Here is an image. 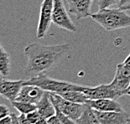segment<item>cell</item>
<instances>
[{"mask_svg":"<svg viewBox=\"0 0 130 124\" xmlns=\"http://www.w3.org/2000/svg\"><path fill=\"white\" fill-rule=\"evenodd\" d=\"M129 91H130V84H129V86L128 87V89H127V93H128V92H129Z\"/></svg>","mask_w":130,"mask_h":124,"instance_id":"obj_29","label":"cell"},{"mask_svg":"<svg viewBox=\"0 0 130 124\" xmlns=\"http://www.w3.org/2000/svg\"><path fill=\"white\" fill-rule=\"evenodd\" d=\"M118 8L123 11L130 10V0H120Z\"/></svg>","mask_w":130,"mask_h":124,"instance_id":"obj_21","label":"cell"},{"mask_svg":"<svg viewBox=\"0 0 130 124\" xmlns=\"http://www.w3.org/2000/svg\"><path fill=\"white\" fill-rule=\"evenodd\" d=\"M24 85H32L41 88L44 91L49 92L60 93L65 92H70V91H78V92H84L87 86H80L77 84H73L71 82L65 81H60V80L53 79L49 77L46 73L39 74L38 76L30 77L27 81H24Z\"/></svg>","mask_w":130,"mask_h":124,"instance_id":"obj_3","label":"cell"},{"mask_svg":"<svg viewBox=\"0 0 130 124\" xmlns=\"http://www.w3.org/2000/svg\"><path fill=\"white\" fill-rule=\"evenodd\" d=\"M56 94L60 95L61 97L66 99V100L76 103L85 104L87 103L88 100L83 92H78V91H70V92L56 93Z\"/></svg>","mask_w":130,"mask_h":124,"instance_id":"obj_17","label":"cell"},{"mask_svg":"<svg viewBox=\"0 0 130 124\" xmlns=\"http://www.w3.org/2000/svg\"><path fill=\"white\" fill-rule=\"evenodd\" d=\"M76 124H100L94 110L90 107L87 103H85L84 110L82 114L76 121Z\"/></svg>","mask_w":130,"mask_h":124,"instance_id":"obj_15","label":"cell"},{"mask_svg":"<svg viewBox=\"0 0 130 124\" xmlns=\"http://www.w3.org/2000/svg\"><path fill=\"white\" fill-rule=\"evenodd\" d=\"M87 104L93 110L99 112H122L123 107L116 99H98L87 100Z\"/></svg>","mask_w":130,"mask_h":124,"instance_id":"obj_13","label":"cell"},{"mask_svg":"<svg viewBox=\"0 0 130 124\" xmlns=\"http://www.w3.org/2000/svg\"><path fill=\"white\" fill-rule=\"evenodd\" d=\"M69 14L70 13L68 9H66L63 0H54L52 23L60 29L71 33H76L77 28Z\"/></svg>","mask_w":130,"mask_h":124,"instance_id":"obj_4","label":"cell"},{"mask_svg":"<svg viewBox=\"0 0 130 124\" xmlns=\"http://www.w3.org/2000/svg\"><path fill=\"white\" fill-rule=\"evenodd\" d=\"M37 111L42 117H45L48 119L49 117L56 115V108L52 103V101L50 98L49 92H45V94L40 99V101L36 104Z\"/></svg>","mask_w":130,"mask_h":124,"instance_id":"obj_14","label":"cell"},{"mask_svg":"<svg viewBox=\"0 0 130 124\" xmlns=\"http://www.w3.org/2000/svg\"><path fill=\"white\" fill-rule=\"evenodd\" d=\"M11 117H12V124H19L18 117L16 116L15 113L12 112V113H11Z\"/></svg>","mask_w":130,"mask_h":124,"instance_id":"obj_26","label":"cell"},{"mask_svg":"<svg viewBox=\"0 0 130 124\" xmlns=\"http://www.w3.org/2000/svg\"><path fill=\"white\" fill-rule=\"evenodd\" d=\"M130 84V66L124 63L117 65L116 74L112 81L110 83L113 89L127 95V89Z\"/></svg>","mask_w":130,"mask_h":124,"instance_id":"obj_8","label":"cell"},{"mask_svg":"<svg viewBox=\"0 0 130 124\" xmlns=\"http://www.w3.org/2000/svg\"><path fill=\"white\" fill-rule=\"evenodd\" d=\"M54 0H43L40 5V17L37 26L36 36L38 39H43L48 33L52 23Z\"/></svg>","mask_w":130,"mask_h":124,"instance_id":"obj_6","label":"cell"},{"mask_svg":"<svg viewBox=\"0 0 130 124\" xmlns=\"http://www.w3.org/2000/svg\"><path fill=\"white\" fill-rule=\"evenodd\" d=\"M120 0H98V4L99 7V9H108L112 6L118 5Z\"/></svg>","mask_w":130,"mask_h":124,"instance_id":"obj_19","label":"cell"},{"mask_svg":"<svg viewBox=\"0 0 130 124\" xmlns=\"http://www.w3.org/2000/svg\"><path fill=\"white\" fill-rule=\"evenodd\" d=\"M100 124H128L130 122L129 115L122 112H99L94 110Z\"/></svg>","mask_w":130,"mask_h":124,"instance_id":"obj_11","label":"cell"},{"mask_svg":"<svg viewBox=\"0 0 130 124\" xmlns=\"http://www.w3.org/2000/svg\"><path fill=\"white\" fill-rule=\"evenodd\" d=\"M70 49L69 44L43 45L39 43H30L24 48L27 63L24 74L27 76H35L47 73L63 59Z\"/></svg>","mask_w":130,"mask_h":124,"instance_id":"obj_1","label":"cell"},{"mask_svg":"<svg viewBox=\"0 0 130 124\" xmlns=\"http://www.w3.org/2000/svg\"><path fill=\"white\" fill-rule=\"evenodd\" d=\"M0 124H12V117L11 114L0 119Z\"/></svg>","mask_w":130,"mask_h":124,"instance_id":"obj_25","label":"cell"},{"mask_svg":"<svg viewBox=\"0 0 130 124\" xmlns=\"http://www.w3.org/2000/svg\"><path fill=\"white\" fill-rule=\"evenodd\" d=\"M47 123L48 124H62V122H60L59 120V118H58L56 115L49 117L48 119H47Z\"/></svg>","mask_w":130,"mask_h":124,"instance_id":"obj_24","label":"cell"},{"mask_svg":"<svg viewBox=\"0 0 130 124\" xmlns=\"http://www.w3.org/2000/svg\"><path fill=\"white\" fill-rule=\"evenodd\" d=\"M23 80H8L0 77V95L9 101H15L24 86Z\"/></svg>","mask_w":130,"mask_h":124,"instance_id":"obj_9","label":"cell"},{"mask_svg":"<svg viewBox=\"0 0 130 124\" xmlns=\"http://www.w3.org/2000/svg\"><path fill=\"white\" fill-rule=\"evenodd\" d=\"M83 92L88 100L117 99L123 96V93L114 90L110 84H102L95 87L87 86Z\"/></svg>","mask_w":130,"mask_h":124,"instance_id":"obj_7","label":"cell"},{"mask_svg":"<svg viewBox=\"0 0 130 124\" xmlns=\"http://www.w3.org/2000/svg\"><path fill=\"white\" fill-rule=\"evenodd\" d=\"M12 106L16 108L17 111H19L22 114H28L35 110L37 109L35 104L25 102V101H11Z\"/></svg>","mask_w":130,"mask_h":124,"instance_id":"obj_18","label":"cell"},{"mask_svg":"<svg viewBox=\"0 0 130 124\" xmlns=\"http://www.w3.org/2000/svg\"><path fill=\"white\" fill-rule=\"evenodd\" d=\"M49 94L53 105L58 107V109L60 112H62L68 117H70L71 120L76 122L81 117V115L83 112L85 104L76 103L67 101L61 97L60 95L54 92H49Z\"/></svg>","mask_w":130,"mask_h":124,"instance_id":"obj_5","label":"cell"},{"mask_svg":"<svg viewBox=\"0 0 130 124\" xmlns=\"http://www.w3.org/2000/svg\"><path fill=\"white\" fill-rule=\"evenodd\" d=\"M128 124H130V122H128Z\"/></svg>","mask_w":130,"mask_h":124,"instance_id":"obj_31","label":"cell"},{"mask_svg":"<svg viewBox=\"0 0 130 124\" xmlns=\"http://www.w3.org/2000/svg\"><path fill=\"white\" fill-rule=\"evenodd\" d=\"M10 115L9 107L5 105H0V119Z\"/></svg>","mask_w":130,"mask_h":124,"instance_id":"obj_22","label":"cell"},{"mask_svg":"<svg viewBox=\"0 0 130 124\" xmlns=\"http://www.w3.org/2000/svg\"><path fill=\"white\" fill-rule=\"evenodd\" d=\"M35 124H48L47 123V119L45 117H41L40 119H39Z\"/></svg>","mask_w":130,"mask_h":124,"instance_id":"obj_27","label":"cell"},{"mask_svg":"<svg viewBox=\"0 0 130 124\" xmlns=\"http://www.w3.org/2000/svg\"><path fill=\"white\" fill-rule=\"evenodd\" d=\"M91 18L107 31L130 27V15L118 9H103L92 13Z\"/></svg>","mask_w":130,"mask_h":124,"instance_id":"obj_2","label":"cell"},{"mask_svg":"<svg viewBox=\"0 0 130 124\" xmlns=\"http://www.w3.org/2000/svg\"><path fill=\"white\" fill-rule=\"evenodd\" d=\"M18 119H19V124H33L28 119V117H27L26 114H22V113H20V115H19V117H18Z\"/></svg>","mask_w":130,"mask_h":124,"instance_id":"obj_23","label":"cell"},{"mask_svg":"<svg viewBox=\"0 0 130 124\" xmlns=\"http://www.w3.org/2000/svg\"><path fill=\"white\" fill-rule=\"evenodd\" d=\"M45 91L36 86L32 85H24L22 86L20 92L16 98L15 101H25V102L36 104L42 98L45 94Z\"/></svg>","mask_w":130,"mask_h":124,"instance_id":"obj_12","label":"cell"},{"mask_svg":"<svg viewBox=\"0 0 130 124\" xmlns=\"http://www.w3.org/2000/svg\"><path fill=\"white\" fill-rule=\"evenodd\" d=\"M10 72V56L0 43V75L7 77Z\"/></svg>","mask_w":130,"mask_h":124,"instance_id":"obj_16","label":"cell"},{"mask_svg":"<svg viewBox=\"0 0 130 124\" xmlns=\"http://www.w3.org/2000/svg\"><path fill=\"white\" fill-rule=\"evenodd\" d=\"M93 0H66L68 11L75 16L76 21L91 17V8Z\"/></svg>","mask_w":130,"mask_h":124,"instance_id":"obj_10","label":"cell"},{"mask_svg":"<svg viewBox=\"0 0 130 124\" xmlns=\"http://www.w3.org/2000/svg\"><path fill=\"white\" fill-rule=\"evenodd\" d=\"M123 63H124V64H126V65H128V66H130V53H129L128 56H127V58L125 59V60L123 61Z\"/></svg>","mask_w":130,"mask_h":124,"instance_id":"obj_28","label":"cell"},{"mask_svg":"<svg viewBox=\"0 0 130 124\" xmlns=\"http://www.w3.org/2000/svg\"><path fill=\"white\" fill-rule=\"evenodd\" d=\"M26 116H27V117H28V119L33 124H35L39 119H40V118L42 117L40 116V114L39 113V112L37 111V109L35 110V111L31 112H29V113H28V114H26Z\"/></svg>","mask_w":130,"mask_h":124,"instance_id":"obj_20","label":"cell"},{"mask_svg":"<svg viewBox=\"0 0 130 124\" xmlns=\"http://www.w3.org/2000/svg\"><path fill=\"white\" fill-rule=\"evenodd\" d=\"M127 95H128V96H130V91H129V92H128V93H127Z\"/></svg>","mask_w":130,"mask_h":124,"instance_id":"obj_30","label":"cell"}]
</instances>
